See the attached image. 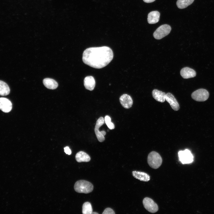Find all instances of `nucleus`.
Here are the masks:
<instances>
[{
    "label": "nucleus",
    "mask_w": 214,
    "mask_h": 214,
    "mask_svg": "<svg viewBox=\"0 0 214 214\" xmlns=\"http://www.w3.org/2000/svg\"><path fill=\"white\" fill-rule=\"evenodd\" d=\"M43 83L45 87L47 88L54 89L57 88L58 84L57 82L53 79L46 78L43 80Z\"/></svg>",
    "instance_id": "f3484780"
},
{
    "label": "nucleus",
    "mask_w": 214,
    "mask_h": 214,
    "mask_svg": "<svg viewBox=\"0 0 214 214\" xmlns=\"http://www.w3.org/2000/svg\"><path fill=\"white\" fill-rule=\"evenodd\" d=\"M143 203L144 207L150 213H154L158 210V205L150 198H145L143 200Z\"/></svg>",
    "instance_id": "6e6552de"
},
{
    "label": "nucleus",
    "mask_w": 214,
    "mask_h": 214,
    "mask_svg": "<svg viewBox=\"0 0 214 214\" xmlns=\"http://www.w3.org/2000/svg\"><path fill=\"white\" fill-rule=\"evenodd\" d=\"M178 155L179 160L183 164L190 163L193 161V155L188 150L180 151Z\"/></svg>",
    "instance_id": "423d86ee"
},
{
    "label": "nucleus",
    "mask_w": 214,
    "mask_h": 214,
    "mask_svg": "<svg viewBox=\"0 0 214 214\" xmlns=\"http://www.w3.org/2000/svg\"><path fill=\"white\" fill-rule=\"evenodd\" d=\"M152 94L153 97L156 101L161 103L165 101L166 94L165 92L155 89L152 91Z\"/></svg>",
    "instance_id": "2eb2a0df"
},
{
    "label": "nucleus",
    "mask_w": 214,
    "mask_h": 214,
    "mask_svg": "<svg viewBox=\"0 0 214 214\" xmlns=\"http://www.w3.org/2000/svg\"><path fill=\"white\" fill-rule=\"evenodd\" d=\"M194 0H178L176 4L180 9H184L192 4Z\"/></svg>",
    "instance_id": "aec40b11"
},
{
    "label": "nucleus",
    "mask_w": 214,
    "mask_h": 214,
    "mask_svg": "<svg viewBox=\"0 0 214 214\" xmlns=\"http://www.w3.org/2000/svg\"><path fill=\"white\" fill-rule=\"evenodd\" d=\"M92 209L90 203L86 202L84 203L82 206V213L83 214H92Z\"/></svg>",
    "instance_id": "412c9836"
},
{
    "label": "nucleus",
    "mask_w": 214,
    "mask_h": 214,
    "mask_svg": "<svg viewBox=\"0 0 214 214\" xmlns=\"http://www.w3.org/2000/svg\"><path fill=\"white\" fill-rule=\"evenodd\" d=\"M95 85L94 77L91 76L86 77L84 80V85L86 89L90 91L93 90Z\"/></svg>",
    "instance_id": "ddd939ff"
},
{
    "label": "nucleus",
    "mask_w": 214,
    "mask_h": 214,
    "mask_svg": "<svg viewBox=\"0 0 214 214\" xmlns=\"http://www.w3.org/2000/svg\"><path fill=\"white\" fill-rule=\"evenodd\" d=\"M98 214V213L97 212H92V214Z\"/></svg>",
    "instance_id": "a878e982"
},
{
    "label": "nucleus",
    "mask_w": 214,
    "mask_h": 214,
    "mask_svg": "<svg viewBox=\"0 0 214 214\" xmlns=\"http://www.w3.org/2000/svg\"><path fill=\"white\" fill-rule=\"evenodd\" d=\"M104 121L108 128L110 130L113 129L115 128L114 125L111 122V118L108 115L105 117Z\"/></svg>",
    "instance_id": "4be33fe9"
},
{
    "label": "nucleus",
    "mask_w": 214,
    "mask_h": 214,
    "mask_svg": "<svg viewBox=\"0 0 214 214\" xmlns=\"http://www.w3.org/2000/svg\"><path fill=\"white\" fill-rule=\"evenodd\" d=\"M180 74L185 79L193 78L196 75V72L194 70L188 67L182 68L180 70Z\"/></svg>",
    "instance_id": "f8f14e48"
},
{
    "label": "nucleus",
    "mask_w": 214,
    "mask_h": 214,
    "mask_svg": "<svg viewBox=\"0 0 214 214\" xmlns=\"http://www.w3.org/2000/svg\"><path fill=\"white\" fill-rule=\"evenodd\" d=\"M209 96L208 92L207 90L203 89H200L195 91L191 95L193 99L199 102L206 101L208 99Z\"/></svg>",
    "instance_id": "39448f33"
},
{
    "label": "nucleus",
    "mask_w": 214,
    "mask_h": 214,
    "mask_svg": "<svg viewBox=\"0 0 214 214\" xmlns=\"http://www.w3.org/2000/svg\"><path fill=\"white\" fill-rule=\"evenodd\" d=\"M162 158L160 155L155 151H152L148 155L147 162L149 166L154 169H157L161 166Z\"/></svg>",
    "instance_id": "7ed1b4c3"
},
{
    "label": "nucleus",
    "mask_w": 214,
    "mask_h": 214,
    "mask_svg": "<svg viewBox=\"0 0 214 214\" xmlns=\"http://www.w3.org/2000/svg\"><path fill=\"white\" fill-rule=\"evenodd\" d=\"M160 13L157 11H152L148 14L147 21L149 24H154L159 21Z\"/></svg>",
    "instance_id": "4468645a"
},
{
    "label": "nucleus",
    "mask_w": 214,
    "mask_h": 214,
    "mask_svg": "<svg viewBox=\"0 0 214 214\" xmlns=\"http://www.w3.org/2000/svg\"><path fill=\"white\" fill-rule=\"evenodd\" d=\"M143 1L147 3H149L155 1V0H143Z\"/></svg>",
    "instance_id": "393cba45"
},
{
    "label": "nucleus",
    "mask_w": 214,
    "mask_h": 214,
    "mask_svg": "<svg viewBox=\"0 0 214 214\" xmlns=\"http://www.w3.org/2000/svg\"><path fill=\"white\" fill-rule=\"evenodd\" d=\"M132 174L133 177L141 181L148 182L150 179V176L145 172L133 171Z\"/></svg>",
    "instance_id": "dca6fc26"
},
{
    "label": "nucleus",
    "mask_w": 214,
    "mask_h": 214,
    "mask_svg": "<svg viewBox=\"0 0 214 214\" xmlns=\"http://www.w3.org/2000/svg\"><path fill=\"white\" fill-rule=\"evenodd\" d=\"M10 89L8 85L5 82L0 80V95L5 96L9 94Z\"/></svg>",
    "instance_id": "6ab92c4d"
},
{
    "label": "nucleus",
    "mask_w": 214,
    "mask_h": 214,
    "mask_svg": "<svg viewBox=\"0 0 214 214\" xmlns=\"http://www.w3.org/2000/svg\"><path fill=\"white\" fill-rule=\"evenodd\" d=\"M12 105L11 101L4 97H0V109L5 113L10 112L12 109Z\"/></svg>",
    "instance_id": "1a4fd4ad"
},
{
    "label": "nucleus",
    "mask_w": 214,
    "mask_h": 214,
    "mask_svg": "<svg viewBox=\"0 0 214 214\" xmlns=\"http://www.w3.org/2000/svg\"><path fill=\"white\" fill-rule=\"evenodd\" d=\"M165 100L169 103L171 108L174 111H177L180 108L179 105L173 95L170 93L166 95Z\"/></svg>",
    "instance_id": "9b49d317"
},
{
    "label": "nucleus",
    "mask_w": 214,
    "mask_h": 214,
    "mask_svg": "<svg viewBox=\"0 0 214 214\" xmlns=\"http://www.w3.org/2000/svg\"><path fill=\"white\" fill-rule=\"evenodd\" d=\"M74 189L78 193H88L93 191V186L90 182L81 180L78 181L75 183Z\"/></svg>",
    "instance_id": "f03ea898"
},
{
    "label": "nucleus",
    "mask_w": 214,
    "mask_h": 214,
    "mask_svg": "<svg viewBox=\"0 0 214 214\" xmlns=\"http://www.w3.org/2000/svg\"><path fill=\"white\" fill-rule=\"evenodd\" d=\"M104 119L102 117H100L97 120L95 128V132L97 138L100 142H103L105 139L104 136L106 132L104 130L100 131L99 128L104 123Z\"/></svg>",
    "instance_id": "0eeeda50"
},
{
    "label": "nucleus",
    "mask_w": 214,
    "mask_h": 214,
    "mask_svg": "<svg viewBox=\"0 0 214 214\" xmlns=\"http://www.w3.org/2000/svg\"><path fill=\"white\" fill-rule=\"evenodd\" d=\"M76 160L78 162H87L90 160L89 156L86 153L82 151L77 152L75 156Z\"/></svg>",
    "instance_id": "a211bd4d"
},
{
    "label": "nucleus",
    "mask_w": 214,
    "mask_h": 214,
    "mask_svg": "<svg viewBox=\"0 0 214 214\" xmlns=\"http://www.w3.org/2000/svg\"><path fill=\"white\" fill-rule=\"evenodd\" d=\"M119 101L122 106L126 109L131 108L133 104V100L129 95L124 94L119 98Z\"/></svg>",
    "instance_id": "9d476101"
},
{
    "label": "nucleus",
    "mask_w": 214,
    "mask_h": 214,
    "mask_svg": "<svg viewBox=\"0 0 214 214\" xmlns=\"http://www.w3.org/2000/svg\"><path fill=\"white\" fill-rule=\"evenodd\" d=\"M171 30V26L168 24L162 25L158 27L153 34L156 39L160 40L168 35Z\"/></svg>",
    "instance_id": "20e7f679"
},
{
    "label": "nucleus",
    "mask_w": 214,
    "mask_h": 214,
    "mask_svg": "<svg viewBox=\"0 0 214 214\" xmlns=\"http://www.w3.org/2000/svg\"><path fill=\"white\" fill-rule=\"evenodd\" d=\"M113 56L112 50L108 47H91L84 51L82 60L92 67L100 69L107 65L113 59Z\"/></svg>",
    "instance_id": "f257e3e1"
},
{
    "label": "nucleus",
    "mask_w": 214,
    "mask_h": 214,
    "mask_svg": "<svg viewBox=\"0 0 214 214\" xmlns=\"http://www.w3.org/2000/svg\"><path fill=\"white\" fill-rule=\"evenodd\" d=\"M65 152L68 155L71 154V151L68 147H66L64 148Z\"/></svg>",
    "instance_id": "b1692460"
},
{
    "label": "nucleus",
    "mask_w": 214,
    "mask_h": 214,
    "mask_svg": "<svg viewBox=\"0 0 214 214\" xmlns=\"http://www.w3.org/2000/svg\"><path fill=\"white\" fill-rule=\"evenodd\" d=\"M103 214H115L114 210L110 208H106L102 213Z\"/></svg>",
    "instance_id": "5701e85b"
}]
</instances>
